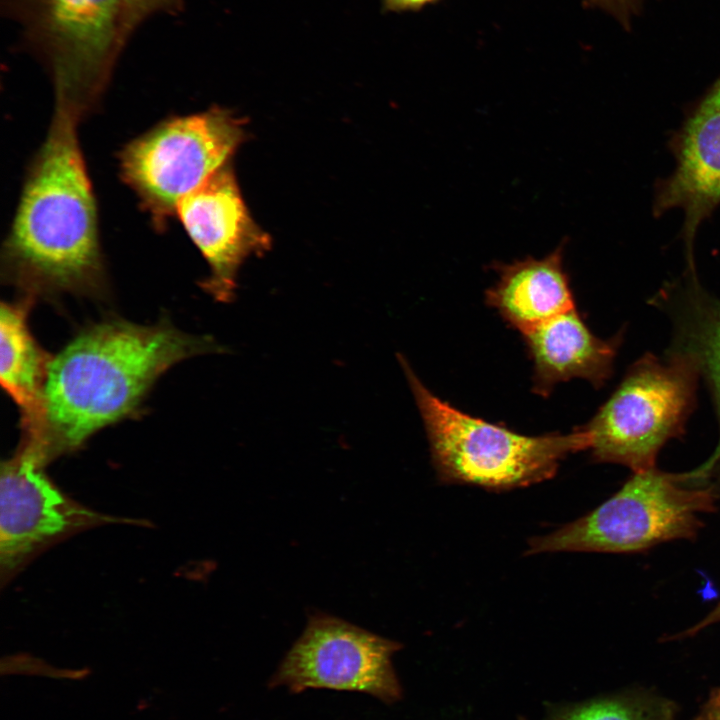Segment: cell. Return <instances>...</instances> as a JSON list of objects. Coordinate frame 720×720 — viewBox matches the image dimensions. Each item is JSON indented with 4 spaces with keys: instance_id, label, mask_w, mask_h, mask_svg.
<instances>
[{
    "instance_id": "1",
    "label": "cell",
    "mask_w": 720,
    "mask_h": 720,
    "mask_svg": "<svg viewBox=\"0 0 720 720\" xmlns=\"http://www.w3.org/2000/svg\"><path fill=\"white\" fill-rule=\"evenodd\" d=\"M223 348L163 321L108 320L79 333L49 364L34 420L21 446L45 466L93 434L135 414L155 381L189 357Z\"/></svg>"
},
{
    "instance_id": "2",
    "label": "cell",
    "mask_w": 720,
    "mask_h": 720,
    "mask_svg": "<svg viewBox=\"0 0 720 720\" xmlns=\"http://www.w3.org/2000/svg\"><path fill=\"white\" fill-rule=\"evenodd\" d=\"M80 120L55 106L3 244L4 274L26 296L97 295L105 288L97 201L78 139Z\"/></svg>"
},
{
    "instance_id": "3",
    "label": "cell",
    "mask_w": 720,
    "mask_h": 720,
    "mask_svg": "<svg viewBox=\"0 0 720 720\" xmlns=\"http://www.w3.org/2000/svg\"><path fill=\"white\" fill-rule=\"evenodd\" d=\"M718 498V484L701 467L682 473L656 467L633 472L592 511L531 538L527 553H637L669 541L691 540Z\"/></svg>"
},
{
    "instance_id": "4",
    "label": "cell",
    "mask_w": 720,
    "mask_h": 720,
    "mask_svg": "<svg viewBox=\"0 0 720 720\" xmlns=\"http://www.w3.org/2000/svg\"><path fill=\"white\" fill-rule=\"evenodd\" d=\"M399 362L410 383L428 437L438 479L504 491L551 479L568 455L587 450L579 427L569 434L526 436L468 415L434 395L407 360Z\"/></svg>"
},
{
    "instance_id": "5",
    "label": "cell",
    "mask_w": 720,
    "mask_h": 720,
    "mask_svg": "<svg viewBox=\"0 0 720 720\" xmlns=\"http://www.w3.org/2000/svg\"><path fill=\"white\" fill-rule=\"evenodd\" d=\"M20 46L50 76L55 105L81 118L93 112L123 51V0H1Z\"/></svg>"
},
{
    "instance_id": "6",
    "label": "cell",
    "mask_w": 720,
    "mask_h": 720,
    "mask_svg": "<svg viewBox=\"0 0 720 720\" xmlns=\"http://www.w3.org/2000/svg\"><path fill=\"white\" fill-rule=\"evenodd\" d=\"M699 378L694 365L677 354L668 352L666 359L646 354L637 360L593 418L580 427L592 459L632 472L656 467L661 448L685 431Z\"/></svg>"
},
{
    "instance_id": "7",
    "label": "cell",
    "mask_w": 720,
    "mask_h": 720,
    "mask_svg": "<svg viewBox=\"0 0 720 720\" xmlns=\"http://www.w3.org/2000/svg\"><path fill=\"white\" fill-rule=\"evenodd\" d=\"M244 125L231 110L212 106L167 118L122 148L121 179L157 231L167 229L183 197L231 162L247 139Z\"/></svg>"
},
{
    "instance_id": "8",
    "label": "cell",
    "mask_w": 720,
    "mask_h": 720,
    "mask_svg": "<svg viewBox=\"0 0 720 720\" xmlns=\"http://www.w3.org/2000/svg\"><path fill=\"white\" fill-rule=\"evenodd\" d=\"M400 644L341 619L314 615L286 654L269 686L370 694L385 703L402 696L392 664Z\"/></svg>"
},
{
    "instance_id": "9",
    "label": "cell",
    "mask_w": 720,
    "mask_h": 720,
    "mask_svg": "<svg viewBox=\"0 0 720 720\" xmlns=\"http://www.w3.org/2000/svg\"><path fill=\"white\" fill-rule=\"evenodd\" d=\"M33 454L19 447L1 465L0 568L9 580L35 553L83 529L119 521L73 501Z\"/></svg>"
},
{
    "instance_id": "10",
    "label": "cell",
    "mask_w": 720,
    "mask_h": 720,
    "mask_svg": "<svg viewBox=\"0 0 720 720\" xmlns=\"http://www.w3.org/2000/svg\"><path fill=\"white\" fill-rule=\"evenodd\" d=\"M176 216L210 267L200 286L215 300L232 302L244 261L262 256L272 245L244 202L232 162L183 197Z\"/></svg>"
},
{
    "instance_id": "11",
    "label": "cell",
    "mask_w": 720,
    "mask_h": 720,
    "mask_svg": "<svg viewBox=\"0 0 720 720\" xmlns=\"http://www.w3.org/2000/svg\"><path fill=\"white\" fill-rule=\"evenodd\" d=\"M676 166L656 185L653 212L680 208L688 262L696 232L720 205V76L687 114L671 141Z\"/></svg>"
},
{
    "instance_id": "12",
    "label": "cell",
    "mask_w": 720,
    "mask_h": 720,
    "mask_svg": "<svg viewBox=\"0 0 720 720\" xmlns=\"http://www.w3.org/2000/svg\"><path fill=\"white\" fill-rule=\"evenodd\" d=\"M534 363V392L547 396L553 387L583 378L601 387L611 376L622 336L608 340L595 336L576 308L523 335Z\"/></svg>"
},
{
    "instance_id": "13",
    "label": "cell",
    "mask_w": 720,
    "mask_h": 720,
    "mask_svg": "<svg viewBox=\"0 0 720 720\" xmlns=\"http://www.w3.org/2000/svg\"><path fill=\"white\" fill-rule=\"evenodd\" d=\"M670 317L674 337L669 353L689 360L706 381L720 426V300L699 284L695 270L663 288L654 298ZM720 484V438L712 457L701 466Z\"/></svg>"
},
{
    "instance_id": "14",
    "label": "cell",
    "mask_w": 720,
    "mask_h": 720,
    "mask_svg": "<svg viewBox=\"0 0 720 720\" xmlns=\"http://www.w3.org/2000/svg\"><path fill=\"white\" fill-rule=\"evenodd\" d=\"M562 260L560 246L541 259L497 265L499 278L487 291V303L523 335L575 309Z\"/></svg>"
},
{
    "instance_id": "15",
    "label": "cell",
    "mask_w": 720,
    "mask_h": 720,
    "mask_svg": "<svg viewBox=\"0 0 720 720\" xmlns=\"http://www.w3.org/2000/svg\"><path fill=\"white\" fill-rule=\"evenodd\" d=\"M33 297L2 303L0 380L21 411L22 428L36 417L51 358L32 336L27 316Z\"/></svg>"
},
{
    "instance_id": "16",
    "label": "cell",
    "mask_w": 720,
    "mask_h": 720,
    "mask_svg": "<svg viewBox=\"0 0 720 720\" xmlns=\"http://www.w3.org/2000/svg\"><path fill=\"white\" fill-rule=\"evenodd\" d=\"M677 711L671 700L635 690L578 703L553 704L545 720H675Z\"/></svg>"
},
{
    "instance_id": "17",
    "label": "cell",
    "mask_w": 720,
    "mask_h": 720,
    "mask_svg": "<svg viewBox=\"0 0 720 720\" xmlns=\"http://www.w3.org/2000/svg\"><path fill=\"white\" fill-rule=\"evenodd\" d=\"M183 8V0H123L121 44L125 48L136 30L159 13L175 15Z\"/></svg>"
},
{
    "instance_id": "18",
    "label": "cell",
    "mask_w": 720,
    "mask_h": 720,
    "mask_svg": "<svg viewBox=\"0 0 720 720\" xmlns=\"http://www.w3.org/2000/svg\"><path fill=\"white\" fill-rule=\"evenodd\" d=\"M645 0H585V5L597 8L612 16L624 28H628L638 15Z\"/></svg>"
},
{
    "instance_id": "19",
    "label": "cell",
    "mask_w": 720,
    "mask_h": 720,
    "mask_svg": "<svg viewBox=\"0 0 720 720\" xmlns=\"http://www.w3.org/2000/svg\"><path fill=\"white\" fill-rule=\"evenodd\" d=\"M438 0H382L383 8L388 12L418 11Z\"/></svg>"
},
{
    "instance_id": "20",
    "label": "cell",
    "mask_w": 720,
    "mask_h": 720,
    "mask_svg": "<svg viewBox=\"0 0 720 720\" xmlns=\"http://www.w3.org/2000/svg\"><path fill=\"white\" fill-rule=\"evenodd\" d=\"M694 720H720V688L711 691L707 701Z\"/></svg>"
},
{
    "instance_id": "21",
    "label": "cell",
    "mask_w": 720,
    "mask_h": 720,
    "mask_svg": "<svg viewBox=\"0 0 720 720\" xmlns=\"http://www.w3.org/2000/svg\"><path fill=\"white\" fill-rule=\"evenodd\" d=\"M718 622H720V601L708 614L705 615V617H703L699 622L694 624L688 630L683 632L681 637L695 635L704 628L710 625H714Z\"/></svg>"
},
{
    "instance_id": "22",
    "label": "cell",
    "mask_w": 720,
    "mask_h": 720,
    "mask_svg": "<svg viewBox=\"0 0 720 720\" xmlns=\"http://www.w3.org/2000/svg\"><path fill=\"white\" fill-rule=\"evenodd\" d=\"M519 720H526V719H524V718H520Z\"/></svg>"
}]
</instances>
